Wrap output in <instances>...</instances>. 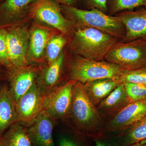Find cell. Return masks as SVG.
<instances>
[{
    "label": "cell",
    "instance_id": "1",
    "mask_svg": "<svg viewBox=\"0 0 146 146\" xmlns=\"http://www.w3.org/2000/svg\"><path fill=\"white\" fill-rule=\"evenodd\" d=\"M66 123L72 130L91 138L104 133L105 120L89 100L80 82H76L73 86L72 104Z\"/></svg>",
    "mask_w": 146,
    "mask_h": 146
},
{
    "label": "cell",
    "instance_id": "2",
    "mask_svg": "<svg viewBox=\"0 0 146 146\" xmlns=\"http://www.w3.org/2000/svg\"><path fill=\"white\" fill-rule=\"evenodd\" d=\"M61 12L75 29L93 28L122 40L125 27L117 16L108 15L97 9H83L75 7L60 5Z\"/></svg>",
    "mask_w": 146,
    "mask_h": 146
},
{
    "label": "cell",
    "instance_id": "3",
    "mask_svg": "<svg viewBox=\"0 0 146 146\" xmlns=\"http://www.w3.org/2000/svg\"><path fill=\"white\" fill-rule=\"evenodd\" d=\"M69 46L78 56L95 61L104 60L109 51L120 41L96 29H75L69 38Z\"/></svg>",
    "mask_w": 146,
    "mask_h": 146
},
{
    "label": "cell",
    "instance_id": "4",
    "mask_svg": "<svg viewBox=\"0 0 146 146\" xmlns=\"http://www.w3.org/2000/svg\"><path fill=\"white\" fill-rule=\"evenodd\" d=\"M70 80L82 84L103 78L119 79L125 70L105 60L95 61L78 56L68 66Z\"/></svg>",
    "mask_w": 146,
    "mask_h": 146
},
{
    "label": "cell",
    "instance_id": "5",
    "mask_svg": "<svg viewBox=\"0 0 146 146\" xmlns=\"http://www.w3.org/2000/svg\"><path fill=\"white\" fill-rule=\"evenodd\" d=\"M104 60L114 63L125 70H133L146 67V40L131 42L119 41L105 57Z\"/></svg>",
    "mask_w": 146,
    "mask_h": 146
},
{
    "label": "cell",
    "instance_id": "6",
    "mask_svg": "<svg viewBox=\"0 0 146 146\" xmlns=\"http://www.w3.org/2000/svg\"><path fill=\"white\" fill-rule=\"evenodd\" d=\"M31 19L52 28L69 38L75 29L63 16L60 5L54 0H37L32 7Z\"/></svg>",
    "mask_w": 146,
    "mask_h": 146
},
{
    "label": "cell",
    "instance_id": "7",
    "mask_svg": "<svg viewBox=\"0 0 146 146\" xmlns=\"http://www.w3.org/2000/svg\"><path fill=\"white\" fill-rule=\"evenodd\" d=\"M76 82L69 80L44 94L42 107L55 121L66 122L72 99L73 86Z\"/></svg>",
    "mask_w": 146,
    "mask_h": 146
},
{
    "label": "cell",
    "instance_id": "8",
    "mask_svg": "<svg viewBox=\"0 0 146 146\" xmlns=\"http://www.w3.org/2000/svg\"><path fill=\"white\" fill-rule=\"evenodd\" d=\"M6 29L7 47L11 66L10 70L28 65L27 54L30 32L28 25L21 23Z\"/></svg>",
    "mask_w": 146,
    "mask_h": 146
},
{
    "label": "cell",
    "instance_id": "9",
    "mask_svg": "<svg viewBox=\"0 0 146 146\" xmlns=\"http://www.w3.org/2000/svg\"><path fill=\"white\" fill-rule=\"evenodd\" d=\"M146 115V101L132 102L106 121L104 134L115 136L123 133Z\"/></svg>",
    "mask_w": 146,
    "mask_h": 146
},
{
    "label": "cell",
    "instance_id": "10",
    "mask_svg": "<svg viewBox=\"0 0 146 146\" xmlns=\"http://www.w3.org/2000/svg\"><path fill=\"white\" fill-rule=\"evenodd\" d=\"M44 95L36 83L15 103L19 122L27 127L33 122L43 109Z\"/></svg>",
    "mask_w": 146,
    "mask_h": 146
},
{
    "label": "cell",
    "instance_id": "11",
    "mask_svg": "<svg viewBox=\"0 0 146 146\" xmlns=\"http://www.w3.org/2000/svg\"><path fill=\"white\" fill-rule=\"evenodd\" d=\"M37 0H5L0 4V28H7L31 19V12Z\"/></svg>",
    "mask_w": 146,
    "mask_h": 146
},
{
    "label": "cell",
    "instance_id": "12",
    "mask_svg": "<svg viewBox=\"0 0 146 146\" xmlns=\"http://www.w3.org/2000/svg\"><path fill=\"white\" fill-rule=\"evenodd\" d=\"M41 69L28 64L7 71L9 89L15 103L36 83Z\"/></svg>",
    "mask_w": 146,
    "mask_h": 146
},
{
    "label": "cell",
    "instance_id": "13",
    "mask_svg": "<svg viewBox=\"0 0 146 146\" xmlns=\"http://www.w3.org/2000/svg\"><path fill=\"white\" fill-rule=\"evenodd\" d=\"M116 15L119 18L125 29V36L121 42L146 40V9L124 11Z\"/></svg>",
    "mask_w": 146,
    "mask_h": 146
},
{
    "label": "cell",
    "instance_id": "14",
    "mask_svg": "<svg viewBox=\"0 0 146 146\" xmlns=\"http://www.w3.org/2000/svg\"><path fill=\"white\" fill-rule=\"evenodd\" d=\"M54 121L42 109L33 122L27 127L32 142L39 146H54L52 133Z\"/></svg>",
    "mask_w": 146,
    "mask_h": 146
},
{
    "label": "cell",
    "instance_id": "15",
    "mask_svg": "<svg viewBox=\"0 0 146 146\" xmlns=\"http://www.w3.org/2000/svg\"><path fill=\"white\" fill-rule=\"evenodd\" d=\"M64 52H62L55 61L40 70L36 84L44 94L60 85L65 66V55Z\"/></svg>",
    "mask_w": 146,
    "mask_h": 146
},
{
    "label": "cell",
    "instance_id": "16",
    "mask_svg": "<svg viewBox=\"0 0 146 146\" xmlns=\"http://www.w3.org/2000/svg\"><path fill=\"white\" fill-rule=\"evenodd\" d=\"M131 102L124 84L121 83L100 104L97 108L106 121Z\"/></svg>",
    "mask_w": 146,
    "mask_h": 146
},
{
    "label": "cell",
    "instance_id": "17",
    "mask_svg": "<svg viewBox=\"0 0 146 146\" xmlns=\"http://www.w3.org/2000/svg\"><path fill=\"white\" fill-rule=\"evenodd\" d=\"M52 35L45 27L35 25L30 30L29 42L27 60L28 63H39L44 56L48 41Z\"/></svg>",
    "mask_w": 146,
    "mask_h": 146
},
{
    "label": "cell",
    "instance_id": "18",
    "mask_svg": "<svg viewBox=\"0 0 146 146\" xmlns=\"http://www.w3.org/2000/svg\"><path fill=\"white\" fill-rule=\"evenodd\" d=\"M121 83L119 79L103 78L89 82L83 86L89 100L97 107Z\"/></svg>",
    "mask_w": 146,
    "mask_h": 146
},
{
    "label": "cell",
    "instance_id": "19",
    "mask_svg": "<svg viewBox=\"0 0 146 146\" xmlns=\"http://www.w3.org/2000/svg\"><path fill=\"white\" fill-rule=\"evenodd\" d=\"M18 122L15 102L9 88L4 85L0 90V134Z\"/></svg>",
    "mask_w": 146,
    "mask_h": 146
},
{
    "label": "cell",
    "instance_id": "20",
    "mask_svg": "<svg viewBox=\"0 0 146 146\" xmlns=\"http://www.w3.org/2000/svg\"><path fill=\"white\" fill-rule=\"evenodd\" d=\"M0 146H32L27 127L20 122L13 124L1 135Z\"/></svg>",
    "mask_w": 146,
    "mask_h": 146
},
{
    "label": "cell",
    "instance_id": "21",
    "mask_svg": "<svg viewBox=\"0 0 146 146\" xmlns=\"http://www.w3.org/2000/svg\"><path fill=\"white\" fill-rule=\"evenodd\" d=\"M124 146H132L146 139V115L123 133L111 136Z\"/></svg>",
    "mask_w": 146,
    "mask_h": 146
},
{
    "label": "cell",
    "instance_id": "22",
    "mask_svg": "<svg viewBox=\"0 0 146 146\" xmlns=\"http://www.w3.org/2000/svg\"><path fill=\"white\" fill-rule=\"evenodd\" d=\"M68 38L63 34L52 35L46 46V58L47 65L55 61L63 51V48L68 43Z\"/></svg>",
    "mask_w": 146,
    "mask_h": 146
},
{
    "label": "cell",
    "instance_id": "23",
    "mask_svg": "<svg viewBox=\"0 0 146 146\" xmlns=\"http://www.w3.org/2000/svg\"><path fill=\"white\" fill-rule=\"evenodd\" d=\"M141 6H146V0H108L107 3V11L110 16Z\"/></svg>",
    "mask_w": 146,
    "mask_h": 146
},
{
    "label": "cell",
    "instance_id": "24",
    "mask_svg": "<svg viewBox=\"0 0 146 146\" xmlns=\"http://www.w3.org/2000/svg\"><path fill=\"white\" fill-rule=\"evenodd\" d=\"M72 130V132L65 133L60 136L58 146H89L84 138L86 136Z\"/></svg>",
    "mask_w": 146,
    "mask_h": 146
},
{
    "label": "cell",
    "instance_id": "25",
    "mask_svg": "<svg viewBox=\"0 0 146 146\" xmlns=\"http://www.w3.org/2000/svg\"><path fill=\"white\" fill-rule=\"evenodd\" d=\"M120 80L122 83L129 82L146 86V67L133 70H125Z\"/></svg>",
    "mask_w": 146,
    "mask_h": 146
},
{
    "label": "cell",
    "instance_id": "26",
    "mask_svg": "<svg viewBox=\"0 0 146 146\" xmlns=\"http://www.w3.org/2000/svg\"><path fill=\"white\" fill-rule=\"evenodd\" d=\"M131 102L146 101V86L132 83H123Z\"/></svg>",
    "mask_w": 146,
    "mask_h": 146
},
{
    "label": "cell",
    "instance_id": "27",
    "mask_svg": "<svg viewBox=\"0 0 146 146\" xmlns=\"http://www.w3.org/2000/svg\"><path fill=\"white\" fill-rule=\"evenodd\" d=\"M7 30L6 28H0V66L11 69L9 60L6 43Z\"/></svg>",
    "mask_w": 146,
    "mask_h": 146
},
{
    "label": "cell",
    "instance_id": "28",
    "mask_svg": "<svg viewBox=\"0 0 146 146\" xmlns=\"http://www.w3.org/2000/svg\"><path fill=\"white\" fill-rule=\"evenodd\" d=\"M92 139L94 146H124L114 137L107 134H104Z\"/></svg>",
    "mask_w": 146,
    "mask_h": 146
},
{
    "label": "cell",
    "instance_id": "29",
    "mask_svg": "<svg viewBox=\"0 0 146 146\" xmlns=\"http://www.w3.org/2000/svg\"><path fill=\"white\" fill-rule=\"evenodd\" d=\"M108 0H78L88 9H97L106 13Z\"/></svg>",
    "mask_w": 146,
    "mask_h": 146
},
{
    "label": "cell",
    "instance_id": "30",
    "mask_svg": "<svg viewBox=\"0 0 146 146\" xmlns=\"http://www.w3.org/2000/svg\"><path fill=\"white\" fill-rule=\"evenodd\" d=\"M59 5L71 6L78 7V0H54Z\"/></svg>",
    "mask_w": 146,
    "mask_h": 146
},
{
    "label": "cell",
    "instance_id": "31",
    "mask_svg": "<svg viewBox=\"0 0 146 146\" xmlns=\"http://www.w3.org/2000/svg\"><path fill=\"white\" fill-rule=\"evenodd\" d=\"M2 66H0V81H1L4 78V71L2 68Z\"/></svg>",
    "mask_w": 146,
    "mask_h": 146
},
{
    "label": "cell",
    "instance_id": "32",
    "mask_svg": "<svg viewBox=\"0 0 146 146\" xmlns=\"http://www.w3.org/2000/svg\"><path fill=\"white\" fill-rule=\"evenodd\" d=\"M146 143V139L145 140H144V141H141V142H140L138 144V145H142V144H145ZM137 145V144H136Z\"/></svg>",
    "mask_w": 146,
    "mask_h": 146
},
{
    "label": "cell",
    "instance_id": "33",
    "mask_svg": "<svg viewBox=\"0 0 146 146\" xmlns=\"http://www.w3.org/2000/svg\"><path fill=\"white\" fill-rule=\"evenodd\" d=\"M132 146H146V143L142 144V145H138V144H137V145H134Z\"/></svg>",
    "mask_w": 146,
    "mask_h": 146
},
{
    "label": "cell",
    "instance_id": "34",
    "mask_svg": "<svg viewBox=\"0 0 146 146\" xmlns=\"http://www.w3.org/2000/svg\"><path fill=\"white\" fill-rule=\"evenodd\" d=\"M5 0H0V4L1 3H2L3 1H4Z\"/></svg>",
    "mask_w": 146,
    "mask_h": 146
},
{
    "label": "cell",
    "instance_id": "35",
    "mask_svg": "<svg viewBox=\"0 0 146 146\" xmlns=\"http://www.w3.org/2000/svg\"><path fill=\"white\" fill-rule=\"evenodd\" d=\"M1 134H0V139H1Z\"/></svg>",
    "mask_w": 146,
    "mask_h": 146
},
{
    "label": "cell",
    "instance_id": "36",
    "mask_svg": "<svg viewBox=\"0 0 146 146\" xmlns=\"http://www.w3.org/2000/svg\"><path fill=\"white\" fill-rule=\"evenodd\" d=\"M0 90H1V88H0Z\"/></svg>",
    "mask_w": 146,
    "mask_h": 146
}]
</instances>
